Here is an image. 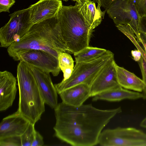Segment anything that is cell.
<instances>
[{
    "instance_id": "cell-1",
    "label": "cell",
    "mask_w": 146,
    "mask_h": 146,
    "mask_svg": "<svg viewBox=\"0 0 146 146\" xmlns=\"http://www.w3.org/2000/svg\"><path fill=\"white\" fill-rule=\"evenodd\" d=\"M56 119L55 135L74 146H93L98 144L104 127L117 114L120 107L102 110L91 104L71 106L62 102L54 109Z\"/></svg>"
},
{
    "instance_id": "cell-2",
    "label": "cell",
    "mask_w": 146,
    "mask_h": 146,
    "mask_svg": "<svg viewBox=\"0 0 146 146\" xmlns=\"http://www.w3.org/2000/svg\"><path fill=\"white\" fill-rule=\"evenodd\" d=\"M34 49L45 51L57 58L59 52L67 51L61 35L58 14L33 25L19 41L7 48V51L13 60L18 61L23 53Z\"/></svg>"
},
{
    "instance_id": "cell-3",
    "label": "cell",
    "mask_w": 146,
    "mask_h": 146,
    "mask_svg": "<svg viewBox=\"0 0 146 146\" xmlns=\"http://www.w3.org/2000/svg\"><path fill=\"white\" fill-rule=\"evenodd\" d=\"M17 80L19 92L17 110L35 125L45 111V103L29 66L20 61L17 66Z\"/></svg>"
},
{
    "instance_id": "cell-4",
    "label": "cell",
    "mask_w": 146,
    "mask_h": 146,
    "mask_svg": "<svg viewBox=\"0 0 146 146\" xmlns=\"http://www.w3.org/2000/svg\"><path fill=\"white\" fill-rule=\"evenodd\" d=\"M61 35L67 52L74 54L89 46L93 30L74 6L62 5L58 14Z\"/></svg>"
},
{
    "instance_id": "cell-5",
    "label": "cell",
    "mask_w": 146,
    "mask_h": 146,
    "mask_svg": "<svg viewBox=\"0 0 146 146\" xmlns=\"http://www.w3.org/2000/svg\"><path fill=\"white\" fill-rule=\"evenodd\" d=\"M114 59V54L107 50L104 55L92 61L76 62L70 77L54 84L58 93L80 84H85L90 86L102 69Z\"/></svg>"
},
{
    "instance_id": "cell-6",
    "label": "cell",
    "mask_w": 146,
    "mask_h": 146,
    "mask_svg": "<svg viewBox=\"0 0 146 146\" xmlns=\"http://www.w3.org/2000/svg\"><path fill=\"white\" fill-rule=\"evenodd\" d=\"M98 144L102 146H146V133L132 127H118L101 132Z\"/></svg>"
},
{
    "instance_id": "cell-7",
    "label": "cell",
    "mask_w": 146,
    "mask_h": 146,
    "mask_svg": "<svg viewBox=\"0 0 146 146\" xmlns=\"http://www.w3.org/2000/svg\"><path fill=\"white\" fill-rule=\"evenodd\" d=\"M9 21L0 29V46L8 48L18 42L33 25L30 22L29 8L9 15Z\"/></svg>"
},
{
    "instance_id": "cell-8",
    "label": "cell",
    "mask_w": 146,
    "mask_h": 146,
    "mask_svg": "<svg viewBox=\"0 0 146 146\" xmlns=\"http://www.w3.org/2000/svg\"><path fill=\"white\" fill-rule=\"evenodd\" d=\"M106 10L116 26L128 25L137 38L139 36L138 25L140 18L133 0H115Z\"/></svg>"
},
{
    "instance_id": "cell-9",
    "label": "cell",
    "mask_w": 146,
    "mask_h": 146,
    "mask_svg": "<svg viewBox=\"0 0 146 146\" xmlns=\"http://www.w3.org/2000/svg\"><path fill=\"white\" fill-rule=\"evenodd\" d=\"M19 61L43 71L51 73L57 76L61 70L58 58L45 51L40 50H31L23 53Z\"/></svg>"
},
{
    "instance_id": "cell-10",
    "label": "cell",
    "mask_w": 146,
    "mask_h": 146,
    "mask_svg": "<svg viewBox=\"0 0 146 146\" xmlns=\"http://www.w3.org/2000/svg\"><path fill=\"white\" fill-rule=\"evenodd\" d=\"M116 64L113 60L97 75L90 86L91 97L120 86L117 79Z\"/></svg>"
},
{
    "instance_id": "cell-11",
    "label": "cell",
    "mask_w": 146,
    "mask_h": 146,
    "mask_svg": "<svg viewBox=\"0 0 146 146\" xmlns=\"http://www.w3.org/2000/svg\"><path fill=\"white\" fill-rule=\"evenodd\" d=\"M62 5L61 0H39L29 7L30 22L34 25L54 17Z\"/></svg>"
},
{
    "instance_id": "cell-12",
    "label": "cell",
    "mask_w": 146,
    "mask_h": 146,
    "mask_svg": "<svg viewBox=\"0 0 146 146\" xmlns=\"http://www.w3.org/2000/svg\"><path fill=\"white\" fill-rule=\"evenodd\" d=\"M29 66L36 80L45 103L52 108L54 109L58 104V93L52 83L50 73Z\"/></svg>"
},
{
    "instance_id": "cell-13",
    "label": "cell",
    "mask_w": 146,
    "mask_h": 146,
    "mask_svg": "<svg viewBox=\"0 0 146 146\" xmlns=\"http://www.w3.org/2000/svg\"><path fill=\"white\" fill-rule=\"evenodd\" d=\"M17 80L11 72H0V111H3L12 106L17 89Z\"/></svg>"
},
{
    "instance_id": "cell-14",
    "label": "cell",
    "mask_w": 146,
    "mask_h": 146,
    "mask_svg": "<svg viewBox=\"0 0 146 146\" xmlns=\"http://www.w3.org/2000/svg\"><path fill=\"white\" fill-rule=\"evenodd\" d=\"M29 121L17 110L3 119L0 124V139L20 136L25 131Z\"/></svg>"
},
{
    "instance_id": "cell-15",
    "label": "cell",
    "mask_w": 146,
    "mask_h": 146,
    "mask_svg": "<svg viewBox=\"0 0 146 146\" xmlns=\"http://www.w3.org/2000/svg\"><path fill=\"white\" fill-rule=\"evenodd\" d=\"M75 4L79 12L92 30L100 24L106 10L102 11L100 4H98L96 7L94 1L91 0H79Z\"/></svg>"
},
{
    "instance_id": "cell-16",
    "label": "cell",
    "mask_w": 146,
    "mask_h": 146,
    "mask_svg": "<svg viewBox=\"0 0 146 146\" xmlns=\"http://www.w3.org/2000/svg\"><path fill=\"white\" fill-rule=\"evenodd\" d=\"M58 94L64 103L74 106H80L91 97L90 86L85 84H80L64 90Z\"/></svg>"
},
{
    "instance_id": "cell-17",
    "label": "cell",
    "mask_w": 146,
    "mask_h": 146,
    "mask_svg": "<svg viewBox=\"0 0 146 146\" xmlns=\"http://www.w3.org/2000/svg\"><path fill=\"white\" fill-rule=\"evenodd\" d=\"M143 98L142 93L131 91L119 86L95 95L93 97L92 100L118 102L125 99L135 100Z\"/></svg>"
},
{
    "instance_id": "cell-18",
    "label": "cell",
    "mask_w": 146,
    "mask_h": 146,
    "mask_svg": "<svg viewBox=\"0 0 146 146\" xmlns=\"http://www.w3.org/2000/svg\"><path fill=\"white\" fill-rule=\"evenodd\" d=\"M116 70L117 81L120 86L128 90L142 92L145 86L143 80L117 64Z\"/></svg>"
},
{
    "instance_id": "cell-19",
    "label": "cell",
    "mask_w": 146,
    "mask_h": 146,
    "mask_svg": "<svg viewBox=\"0 0 146 146\" xmlns=\"http://www.w3.org/2000/svg\"><path fill=\"white\" fill-rule=\"evenodd\" d=\"M107 50L89 46L74 53L76 62H88L95 60L106 52Z\"/></svg>"
},
{
    "instance_id": "cell-20",
    "label": "cell",
    "mask_w": 146,
    "mask_h": 146,
    "mask_svg": "<svg viewBox=\"0 0 146 146\" xmlns=\"http://www.w3.org/2000/svg\"><path fill=\"white\" fill-rule=\"evenodd\" d=\"M58 59L59 68L63 73L62 80H66L70 77L72 72L74 61L71 56L66 52H59Z\"/></svg>"
},
{
    "instance_id": "cell-21",
    "label": "cell",
    "mask_w": 146,
    "mask_h": 146,
    "mask_svg": "<svg viewBox=\"0 0 146 146\" xmlns=\"http://www.w3.org/2000/svg\"><path fill=\"white\" fill-rule=\"evenodd\" d=\"M36 130L35 125L30 123L24 132L20 136L21 146H31Z\"/></svg>"
},
{
    "instance_id": "cell-22",
    "label": "cell",
    "mask_w": 146,
    "mask_h": 146,
    "mask_svg": "<svg viewBox=\"0 0 146 146\" xmlns=\"http://www.w3.org/2000/svg\"><path fill=\"white\" fill-rule=\"evenodd\" d=\"M0 146H21L20 136H11L1 138Z\"/></svg>"
},
{
    "instance_id": "cell-23",
    "label": "cell",
    "mask_w": 146,
    "mask_h": 146,
    "mask_svg": "<svg viewBox=\"0 0 146 146\" xmlns=\"http://www.w3.org/2000/svg\"><path fill=\"white\" fill-rule=\"evenodd\" d=\"M138 29L140 38L146 44V17L140 18Z\"/></svg>"
},
{
    "instance_id": "cell-24",
    "label": "cell",
    "mask_w": 146,
    "mask_h": 146,
    "mask_svg": "<svg viewBox=\"0 0 146 146\" xmlns=\"http://www.w3.org/2000/svg\"><path fill=\"white\" fill-rule=\"evenodd\" d=\"M138 62L142 74V80L145 85L144 88L142 92L143 95V98L146 99V62L142 56Z\"/></svg>"
},
{
    "instance_id": "cell-25",
    "label": "cell",
    "mask_w": 146,
    "mask_h": 146,
    "mask_svg": "<svg viewBox=\"0 0 146 146\" xmlns=\"http://www.w3.org/2000/svg\"><path fill=\"white\" fill-rule=\"evenodd\" d=\"M140 17H146V0H133Z\"/></svg>"
},
{
    "instance_id": "cell-26",
    "label": "cell",
    "mask_w": 146,
    "mask_h": 146,
    "mask_svg": "<svg viewBox=\"0 0 146 146\" xmlns=\"http://www.w3.org/2000/svg\"><path fill=\"white\" fill-rule=\"evenodd\" d=\"M15 2V0H0V12L9 13V9Z\"/></svg>"
},
{
    "instance_id": "cell-27",
    "label": "cell",
    "mask_w": 146,
    "mask_h": 146,
    "mask_svg": "<svg viewBox=\"0 0 146 146\" xmlns=\"http://www.w3.org/2000/svg\"><path fill=\"white\" fill-rule=\"evenodd\" d=\"M44 144L43 137L38 131H36L31 146H42Z\"/></svg>"
},
{
    "instance_id": "cell-28",
    "label": "cell",
    "mask_w": 146,
    "mask_h": 146,
    "mask_svg": "<svg viewBox=\"0 0 146 146\" xmlns=\"http://www.w3.org/2000/svg\"><path fill=\"white\" fill-rule=\"evenodd\" d=\"M129 40L133 44L137 49L139 50L141 52L142 56L146 62V53L140 46V44L137 41L136 37L133 36H131L129 38Z\"/></svg>"
},
{
    "instance_id": "cell-29",
    "label": "cell",
    "mask_w": 146,
    "mask_h": 146,
    "mask_svg": "<svg viewBox=\"0 0 146 146\" xmlns=\"http://www.w3.org/2000/svg\"><path fill=\"white\" fill-rule=\"evenodd\" d=\"M131 54L134 60L135 61H139L142 57L141 52L138 49L131 50Z\"/></svg>"
},
{
    "instance_id": "cell-30",
    "label": "cell",
    "mask_w": 146,
    "mask_h": 146,
    "mask_svg": "<svg viewBox=\"0 0 146 146\" xmlns=\"http://www.w3.org/2000/svg\"><path fill=\"white\" fill-rule=\"evenodd\" d=\"M105 5L108 6L115 0H99Z\"/></svg>"
},
{
    "instance_id": "cell-31",
    "label": "cell",
    "mask_w": 146,
    "mask_h": 146,
    "mask_svg": "<svg viewBox=\"0 0 146 146\" xmlns=\"http://www.w3.org/2000/svg\"><path fill=\"white\" fill-rule=\"evenodd\" d=\"M137 41L140 44H142L143 46V49L146 53V44L140 38L138 39H136Z\"/></svg>"
},
{
    "instance_id": "cell-32",
    "label": "cell",
    "mask_w": 146,
    "mask_h": 146,
    "mask_svg": "<svg viewBox=\"0 0 146 146\" xmlns=\"http://www.w3.org/2000/svg\"><path fill=\"white\" fill-rule=\"evenodd\" d=\"M140 126L142 127L146 128V117L140 123Z\"/></svg>"
},
{
    "instance_id": "cell-33",
    "label": "cell",
    "mask_w": 146,
    "mask_h": 146,
    "mask_svg": "<svg viewBox=\"0 0 146 146\" xmlns=\"http://www.w3.org/2000/svg\"><path fill=\"white\" fill-rule=\"evenodd\" d=\"M61 1H68L69 0H61ZM74 1H76V2H77L79 0H72Z\"/></svg>"
}]
</instances>
